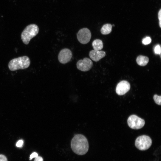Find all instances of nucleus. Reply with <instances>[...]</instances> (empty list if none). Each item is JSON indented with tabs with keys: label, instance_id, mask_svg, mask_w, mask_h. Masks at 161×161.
<instances>
[{
	"label": "nucleus",
	"instance_id": "nucleus-1",
	"mask_svg": "<svg viewBox=\"0 0 161 161\" xmlns=\"http://www.w3.org/2000/svg\"><path fill=\"white\" fill-rule=\"evenodd\" d=\"M71 146L75 154L81 155L85 154L89 148L86 138L81 134H77L74 136L71 140Z\"/></svg>",
	"mask_w": 161,
	"mask_h": 161
},
{
	"label": "nucleus",
	"instance_id": "nucleus-2",
	"mask_svg": "<svg viewBox=\"0 0 161 161\" xmlns=\"http://www.w3.org/2000/svg\"><path fill=\"white\" fill-rule=\"evenodd\" d=\"M29 58L26 56L19 57L11 60L8 64V67L11 71L23 69L27 68L30 65Z\"/></svg>",
	"mask_w": 161,
	"mask_h": 161
},
{
	"label": "nucleus",
	"instance_id": "nucleus-3",
	"mask_svg": "<svg viewBox=\"0 0 161 161\" xmlns=\"http://www.w3.org/2000/svg\"><path fill=\"white\" fill-rule=\"evenodd\" d=\"M39 31V28L35 24H32L27 26L21 35L23 42L25 44H28L31 39L38 33Z\"/></svg>",
	"mask_w": 161,
	"mask_h": 161
},
{
	"label": "nucleus",
	"instance_id": "nucleus-4",
	"mask_svg": "<svg viewBox=\"0 0 161 161\" xmlns=\"http://www.w3.org/2000/svg\"><path fill=\"white\" fill-rule=\"evenodd\" d=\"M135 145L138 149L144 151L148 149L152 144V140L149 136L143 135L140 136L136 139Z\"/></svg>",
	"mask_w": 161,
	"mask_h": 161
},
{
	"label": "nucleus",
	"instance_id": "nucleus-5",
	"mask_svg": "<svg viewBox=\"0 0 161 161\" xmlns=\"http://www.w3.org/2000/svg\"><path fill=\"white\" fill-rule=\"evenodd\" d=\"M127 123L130 128L133 129H138L143 127L145 122L143 119L136 115L133 114L130 116L128 118Z\"/></svg>",
	"mask_w": 161,
	"mask_h": 161
},
{
	"label": "nucleus",
	"instance_id": "nucleus-6",
	"mask_svg": "<svg viewBox=\"0 0 161 161\" xmlns=\"http://www.w3.org/2000/svg\"><path fill=\"white\" fill-rule=\"evenodd\" d=\"M77 37L78 40L80 43L86 44L90 41L91 37V33L87 28H83L78 31Z\"/></svg>",
	"mask_w": 161,
	"mask_h": 161
},
{
	"label": "nucleus",
	"instance_id": "nucleus-7",
	"mask_svg": "<svg viewBox=\"0 0 161 161\" xmlns=\"http://www.w3.org/2000/svg\"><path fill=\"white\" fill-rule=\"evenodd\" d=\"M93 65V63L91 60L86 57L79 60L76 64L77 69L83 72L89 71L92 68Z\"/></svg>",
	"mask_w": 161,
	"mask_h": 161
},
{
	"label": "nucleus",
	"instance_id": "nucleus-8",
	"mask_svg": "<svg viewBox=\"0 0 161 161\" xmlns=\"http://www.w3.org/2000/svg\"><path fill=\"white\" fill-rule=\"evenodd\" d=\"M72 56V53L70 49L68 48H64L59 52L58 59L60 63L65 64L71 60Z\"/></svg>",
	"mask_w": 161,
	"mask_h": 161
},
{
	"label": "nucleus",
	"instance_id": "nucleus-9",
	"mask_svg": "<svg viewBox=\"0 0 161 161\" xmlns=\"http://www.w3.org/2000/svg\"><path fill=\"white\" fill-rule=\"evenodd\" d=\"M130 89L129 83L126 80H122L117 84L116 88V92L119 95H122L126 94Z\"/></svg>",
	"mask_w": 161,
	"mask_h": 161
},
{
	"label": "nucleus",
	"instance_id": "nucleus-10",
	"mask_svg": "<svg viewBox=\"0 0 161 161\" xmlns=\"http://www.w3.org/2000/svg\"><path fill=\"white\" fill-rule=\"evenodd\" d=\"M106 52L103 51L92 50L89 52V56L93 61L97 62L104 57Z\"/></svg>",
	"mask_w": 161,
	"mask_h": 161
},
{
	"label": "nucleus",
	"instance_id": "nucleus-11",
	"mask_svg": "<svg viewBox=\"0 0 161 161\" xmlns=\"http://www.w3.org/2000/svg\"><path fill=\"white\" fill-rule=\"evenodd\" d=\"M149 61V58L146 56L139 55L137 58L136 62L140 66H144L146 65Z\"/></svg>",
	"mask_w": 161,
	"mask_h": 161
},
{
	"label": "nucleus",
	"instance_id": "nucleus-12",
	"mask_svg": "<svg viewBox=\"0 0 161 161\" xmlns=\"http://www.w3.org/2000/svg\"><path fill=\"white\" fill-rule=\"evenodd\" d=\"M92 47L95 50H100L103 47V44L102 40L96 39L93 41L92 44Z\"/></svg>",
	"mask_w": 161,
	"mask_h": 161
},
{
	"label": "nucleus",
	"instance_id": "nucleus-13",
	"mask_svg": "<svg viewBox=\"0 0 161 161\" xmlns=\"http://www.w3.org/2000/svg\"><path fill=\"white\" fill-rule=\"evenodd\" d=\"M112 26L110 24H107L104 25L100 30L101 33L103 35H107L112 31Z\"/></svg>",
	"mask_w": 161,
	"mask_h": 161
},
{
	"label": "nucleus",
	"instance_id": "nucleus-14",
	"mask_svg": "<svg viewBox=\"0 0 161 161\" xmlns=\"http://www.w3.org/2000/svg\"><path fill=\"white\" fill-rule=\"evenodd\" d=\"M153 98L155 103L157 105H161V96L155 95L154 96Z\"/></svg>",
	"mask_w": 161,
	"mask_h": 161
},
{
	"label": "nucleus",
	"instance_id": "nucleus-15",
	"mask_svg": "<svg viewBox=\"0 0 161 161\" xmlns=\"http://www.w3.org/2000/svg\"><path fill=\"white\" fill-rule=\"evenodd\" d=\"M151 41V39L149 37L147 36L144 38L142 40V43L144 45L150 44Z\"/></svg>",
	"mask_w": 161,
	"mask_h": 161
},
{
	"label": "nucleus",
	"instance_id": "nucleus-16",
	"mask_svg": "<svg viewBox=\"0 0 161 161\" xmlns=\"http://www.w3.org/2000/svg\"><path fill=\"white\" fill-rule=\"evenodd\" d=\"M154 52L156 54H160V56L161 47L158 44L155 47Z\"/></svg>",
	"mask_w": 161,
	"mask_h": 161
},
{
	"label": "nucleus",
	"instance_id": "nucleus-17",
	"mask_svg": "<svg viewBox=\"0 0 161 161\" xmlns=\"http://www.w3.org/2000/svg\"><path fill=\"white\" fill-rule=\"evenodd\" d=\"M23 141L22 140H19L17 142L16 145L17 147H21L23 146Z\"/></svg>",
	"mask_w": 161,
	"mask_h": 161
},
{
	"label": "nucleus",
	"instance_id": "nucleus-18",
	"mask_svg": "<svg viewBox=\"0 0 161 161\" xmlns=\"http://www.w3.org/2000/svg\"><path fill=\"white\" fill-rule=\"evenodd\" d=\"M38 156V154L35 152L32 153L30 156V160H31L32 158H35Z\"/></svg>",
	"mask_w": 161,
	"mask_h": 161
},
{
	"label": "nucleus",
	"instance_id": "nucleus-19",
	"mask_svg": "<svg viewBox=\"0 0 161 161\" xmlns=\"http://www.w3.org/2000/svg\"><path fill=\"white\" fill-rule=\"evenodd\" d=\"M0 161H7V160L5 156L2 154H0Z\"/></svg>",
	"mask_w": 161,
	"mask_h": 161
},
{
	"label": "nucleus",
	"instance_id": "nucleus-20",
	"mask_svg": "<svg viewBox=\"0 0 161 161\" xmlns=\"http://www.w3.org/2000/svg\"><path fill=\"white\" fill-rule=\"evenodd\" d=\"M34 161H43V159L41 156H38L35 158Z\"/></svg>",
	"mask_w": 161,
	"mask_h": 161
},
{
	"label": "nucleus",
	"instance_id": "nucleus-21",
	"mask_svg": "<svg viewBox=\"0 0 161 161\" xmlns=\"http://www.w3.org/2000/svg\"><path fill=\"white\" fill-rule=\"evenodd\" d=\"M158 18L159 21H161V9H160L158 13Z\"/></svg>",
	"mask_w": 161,
	"mask_h": 161
}]
</instances>
